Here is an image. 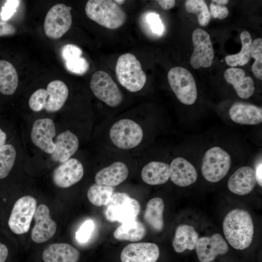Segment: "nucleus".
<instances>
[{
  "label": "nucleus",
  "mask_w": 262,
  "mask_h": 262,
  "mask_svg": "<svg viewBox=\"0 0 262 262\" xmlns=\"http://www.w3.org/2000/svg\"><path fill=\"white\" fill-rule=\"evenodd\" d=\"M116 4H117L118 5H122L125 2V0H114Z\"/></svg>",
  "instance_id": "nucleus-48"
},
{
  "label": "nucleus",
  "mask_w": 262,
  "mask_h": 262,
  "mask_svg": "<svg viewBox=\"0 0 262 262\" xmlns=\"http://www.w3.org/2000/svg\"><path fill=\"white\" fill-rule=\"evenodd\" d=\"M105 206L106 218L110 221L122 224L136 219L140 211L138 201L122 192L114 193Z\"/></svg>",
  "instance_id": "nucleus-5"
},
{
  "label": "nucleus",
  "mask_w": 262,
  "mask_h": 262,
  "mask_svg": "<svg viewBox=\"0 0 262 262\" xmlns=\"http://www.w3.org/2000/svg\"><path fill=\"white\" fill-rule=\"evenodd\" d=\"M6 134L0 128V148L5 145Z\"/></svg>",
  "instance_id": "nucleus-46"
},
{
  "label": "nucleus",
  "mask_w": 262,
  "mask_h": 262,
  "mask_svg": "<svg viewBox=\"0 0 262 262\" xmlns=\"http://www.w3.org/2000/svg\"><path fill=\"white\" fill-rule=\"evenodd\" d=\"M250 56L255 59L251 70L259 80L262 79V39L258 38L251 43Z\"/></svg>",
  "instance_id": "nucleus-34"
},
{
  "label": "nucleus",
  "mask_w": 262,
  "mask_h": 262,
  "mask_svg": "<svg viewBox=\"0 0 262 262\" xmlns=\"http://www.w3.org/2000/svg\"><path fill=\"white\" fill-rule=\"evenodd\" d=\"M46 91L48 96L44 109L49 113L59 111L67 98L68 89L67 86L60 80H53L48 83Z\"/></svg>",
  "instance_id": "nucleus-24"
},
{
  "label": "nucleus",
  "mask_w": 262,
  "mask_h": 262,
  "mask_svg": "<svg viewBox=\"0 0 262 262\" xmlns=\"http://www.w3.org/2000/svg\"><path fill=\"white\" fill-rule=\"evenodd\" d=\"M19 0H7L2 8L0 16L3 21L8 20L16 11Z\"/></svg>",
  "instance_id": "nucleus-40"
},
{
  "label": "nucleus",
  "mask_w": 262,
  "mask_h": 262,
  "mask_svg": "<svg viewBox=\"0 0 262 262\" xmlns=\"http://www.w3.org/2000/svg\"><path fill=\"white\" fill-rule=\"evenodd\" d=\"M213 2L220 5H224L228 3V0H212Z\"/></svg>",
  "instance_id": "nucleus-47"
},
{
  "label": "nucleus",
  "mask_w": 262,
  "mask_h": 262,
  "mask_svg": "<svg viewBox=\"0 0 262 262\" xmlns=\"http://www.w3.org/2000/svg\"><path fill=\"white\" fill-rule=\"evenodd\" d=\"M144 17V20L152 33L157 36L163 34L164 28L158 14L155 12L147 13Z\"/></svg>",
  "instance_id": "nucleus-37"
},
{
  "label": "nucleus",
  "mask_w": 262,
  "mask_h": 262,
  "mask_svg": "<svg viewBox=\"0 0 262 262\" xmlns=\"http://www.w3.org/2000/svg\"><path fill=\"white\" fill-rule=\"evenodd\" d=\"M159 255V247L154 243H132L123 249L120 259L121 262H156Z\"/></svg>",
  "instance_id": "nucleus-16"
},
{
  "label": "nucleus",
  "mask_w": 262,
  "mask_h": 262,
  "mask_svg": "<svg viewBox=\"0 0 262 262\" xmlns=\"http://www.w3.org/2000/svg\"><path fill=\"white\" fill-rule=\"evenodd\" d=\"M46 89L39 88L36 90L31 96L29 100V106L34 112H40L45 108L47 98Z\"/></svg>",
  "instance_id": "nucleus-36"
},
{
  "label": "nucleus",
  "mask_w": 262,
  "mask_h": 262,
  "mask_svg": "<svg viewBox=\"0 0 262 262\" xmlns=\"http://www.w3.org/2000/svg\"><path fill=\"white\" fill-rule=\"evenodd\" d=\"M83 167L81 162L70 158L57 167L52 173L54 184L60 188H68L79 182L82 178Z\"/></svg>",
  "instance_id": "nucleus-14"
},
{
  "label": "nucleus",
  "mask_w": 262,
  "mask_h": 262,
  "mask_svg": "<svg viewBox=\"0 0 262 262\" xmlns=\"http://www.w3.org/2000/svg\"><path fill=\"white\" fill-rule=\"evenodd\" d=\"M256 182L261 187L262 186V161L256 166L254 170Z\"/></svg>",
  "instance_id": "nucleus-43"
},
{
  "label": "nucleus",
  "mask_w": 262,
  "mask_h": 262,
  "mask_svg": "<svg viewBox=\"0 0 262 262\" xmlns=\"http://www.w3.org/2000/svg\"><path fill=\"white\" fill-rule=\"evenodd\" d=\"M230 119L242 125H256L262 122V108L243 102H235L229 110Z\"/></svg>",
  "instance_id": "nucleus-19"
},
{
  "label": "nucleus",
  "mask_w": 262,
  "mask_h": 262,
  "mask_svg": "<svg viewBox=\"0 0 262 262\" xmlns=\"http://www.w3.org/2000/svg\"><path fill=\"white\" fill-rule=\"evenodd\" d=\"M229 154L219 147H213L204 154L201 164V173L207 181L217 182L228 174L231 165Z\"/></svg>",
  "instance_id": "nucleus-4"
},
{
  "label": "nucleus",
  "mask_w": 262,
  "mask_h": 262,
  "mask_svg": "<svg viewBox=\"0 0 262 262\" xmlns=\"http://www.w3.org/2000/svg\"><path fill=\"white\" fill-rule=\"evenodd\" d=\"M146 234L145 226L136 219L122 223L115 230L114 236L119 240L136 242L142 239Z\"/></svg>",
  "instance_id": "nucleus-29"
},
{
  "label": "nucleus",
  "mask_w": 262,
  "mask_h": 262,
  "mask_svg": "<svg viewBox=\"0 0 262 262\" xmlns=\"http://www.w3.org/2000/svg\"><path fill=\"white\" fill-rule=\"evenodd\" d=\"M71 7L64 4L53 6L48 12L44 20L46 35L56 39L61 37L70 29L72 24Z\"/></svg>",
  "instance_id": "nucleus-10"
},
{
  "label": "nucleus",
  "mask_w": 262,
  "mask_h": 262,
  "mask_svg": "<svg viewBox=\"0 0 262 262\" xmlns=\"http://www.w3.org/2000/svg\"><path fill=\"white\" fill-rule=\"evenodd\" d=\"M164 204L160 197H154L147 202L144 214V219L154 230L161 231L164 226L163 213Z\"/></svg>",
  "instance_id": "nucleus-27"
},
{
  "label": "nucleus",
  "mask_w": 262,
  "mask_h": 262,
  "mask_svg": "<svg viewBox=\"0 0 262 262\" xmlns=\"http://www.w3.org/2000/svg\"><path fill=\"white\" fill-rule=\"evenodd\" d=\"M33 218L35 225L31 233L32 240L36 243H42L51 239L56 231L57 225L51 218L49 207L45 204L38 206Z\"/></svg>",
  "instance_id": "nucleus-12"
},
{
  "label": "nucleus",
  "mask_w": 262,
  "mask_h": 262,
  "mask_svg": "<svg viewBox=\"0 0 262 262\" xmlns=\"http://www.w3.org/2000/svg\"><path fill=\"white\" fill-rule=\"evenodd\" d=\"M36 208V199L31 196H22L16 200L8 220L12 231L16 234L28 232Z\"/></svg>",
  "instance_id": "nucleus-9"
},
{
  "label": "nucleus",
  "mask_w": 262,
  "mask_h": 262,
  "mask_svg": "<svg viewBox=\"0 0 262 262\" xmlns=\"http://www.w3.org/2000/svg\"><path fill=\"white\" fill-rule=\"evenodd\" d=\"M192 37L194 50L190 57L191 66L195 69L211 66L213 63L214 51L209 34L198 28L194 31Z\"/></svg>",
  "instance_id": "nucleus-11"
},
{
  "label": "nucleus",
  "mask_w": 262,
  "mask_h": 262,
  "mask_svg": "<svg viewBox=\"0 0 262 262\" xmlns=\"http://www.w3.org/2000/svg\"><path fill=\"white\" fill-rule=\"evenodd\" d=\"M170 179L176 185L186 187L194 183L197 178L194 166L182 157L174 159L170 165Z\"/></svg>",
  "instance_id": "nucleus-18"
},
{
  "label": "nucleus",
  "mask_w": 262,
  "mask_h": 262,
  "mask_svg": "<svg viewBox=\"0 0 262 262\" xmlns=\"http://www.w3.org/2000/svg\"><path fill=\"white\" fill-rule=\"evenodd\" d=\"M114 187L94 183L89 188L87 196L92 204L96 206H106L114 193Z\"/></svg>",
  "instance_id": "nucleus-31"
},
{
  "label": "nucleus",
  "mask_w": 262,
  "mask_h": 262,
  "mask_svg": "<svg viewBox=\"0 0 262 262\" xmlns=\"http://www.w3.org/2000/svg\"><path fill=\"white\" fill-rule=\"evenodd\" d=\"M170 165L158 161H152L147 164L141 171L142 180L146 183L160 185L166 183L170 178Z\"/></svg>",
  "instance_id": "nucleus-25"
},
{
  "label": "nucleus",
  "mask_w": 262,
  "mask_h": 262,
  "mask_svg": "<svg viewBox=\"0 0 262 262\" xmlns=\"http://www.w3.org/2000/svg\"><path fill=\"white\" fill-rule=\"evenodd\" d=\"M128 174L127 165L118 161L100 170L96 174L95 180L98 184L114 187L123 182Z\"/></svg>",
  "instance_id": "nucleus-22"
},
{
  "label": "nucleus",
  "mask_w": 262,
  "mask_h": 262,
  "mask_svg": "<svg viewBox=\"0 0 262 262\" xmlns=\"http://www.w3.org/2000/svg\"><path fill=\"white\" fill-rule=\"evenodd\" d=\"M90 86L94 95L110 107H117L123 101V96L120 90L105 71L95 72L92 76Z\"/></svg>",
  "instance_id": "nucleus-8"
},
{
  "label": "nucleus",
  "mask_w": 262,
  "mask_h": 262,
  "mask_svg": "<svg viewBox=\"0 0 262 262\" xmlns=\"http://www.w3.org/2000/svg\"><path fill=\"white\" fill-rule=\"evenodd\" d=\"M8 255V249L7 246L0 243V262H4Z\"/></svg>",
  "instance_id": "nucleus-45"
},
{
  "label": "nucleus",
  "mask_w": 262,
  "mask_h": 262,
  "mask_svg": "<svg viewBox=\"0 0 262 262\" xmlns=\"http://www.w3.org/2000/svg\"><path fill=\"white\" fill-rule=\"evenodd\" d=\"M169 84L178 100L182 103L193 104L197 98L196 83L191 72L184 67L172 68L168 73Z\"/></svg>",
  "instance_id": "nucleus-6"
},
{
  "label": "nucleus",
  "mask_w": 262,
  "mask_h": 262,
  "mask_svg": "<svg viewBox=\"0 0 262 262\" xmlns=\"http://www.w3.org/2000/svg\"><path fill=\"white\" fill-rule=\"evenodd\" d=\"M55 143V148L51 154V158L61 163L69 159L76 152L79 146L77 136L69 130L60 133Z\"/></svg>",
  "instance_id": "nucleus-20"
},
{
  "label": "nucleus",
  "mask_w": 262,
  "mask_h": 262,
  "mask_svg": "<svg viewBox=\"0 0 262 262\" xmlns=\"http://www.w3.org/2000/svg\"><path fill=\"white\" fill-rule=\"evenodd\" d=\"M240 39L242 44L240 52L235 54L228 55L225 57L226 62L229 66L234 67L238 65L244 66L249 61L251 57V36L249 32L243 31L241 33Z\"/></svg>",
  "instance_id": "nucleus-30"
},
{
  "label": "nucleus",
  "mask_w": 262,
  "mask_h": 262,
  "mask_svg": "<svg viewBox=\"0 0 262 262\" xmlns=\"http://www.w3.org/2000/svg\"><path fill=\"white\" fill-rule=\"evenodd\" d=\"M82 54L81 48L74 44H66L61 50V55L65 62L72 58L81 56Z\"/></svg>",
  "instance_id": "nucleus-39"
},
{
  "label": "nucleus",
  "mask_w": 262,
  "mask_h": 262,
  "mask_svg": "<svg viewBox=\"0 0 262 262\" xmlns=\"http://www.w3.org/2000/svg\"><path fill=\"white\" fill-rule=\"evenodd\" d=\"M65 62L68 71L78 75L85 74L89 68L88 62L85 58L82 56L72 58Z\"/></svg>",
  "instance_id": "nucleus-35"
},
{
  "label": "nucleus",
  "mask_w": 262,
  "mask_h": 262,
  "mask_svg": "<svg viewBox=\"0 0 262 262\" xmlns=\"http://www.w3.org/2000/svg\"><path fill=\"white\" fill-rule=\"evenodd\" d=\"M56 134L55 127L50 118L39 119L33 123L31 131V140L40 149L51 154L55 150L53 138Z\"/></svg>",
  "instance_id": "nucleus-13"
},
{
  "label": "nucleus",
  "mask_w": 262,
  "mask_h": 262,
  "mask_svg": "<svg viewBox=\"0 0 262 262\" xmlns=\"http://www.w3.org/2000/svg\"><path fill=\"white\" fill-rule=\"evenodd\" d=\"M16 157L13 146L6 144L0 148V179L6 178L13 168Z\"/></svg>",
  "instance_id": "nucleus-32"
},
{
  "label": "nucleus",
  "mask_w": 262,
  "mask_h": 262,
  "mask_svg": "<svg viewBox=\"0 0 262 262\" xmlns=\"http://www.w3.org/2000/svg\"><path fill=\"white\" fill-rule=\"evenodd\" d=\"M88 18L106 28L117 29L125 23L127 15L122 8L111 0H89L85 7Z\"/></svg>",
  "instance_id": "nucleus-2"
},
{
  "label": "nucleus",
  "mask_w": 262,
  "mask_h": 262,
  "mask_svg": "<svg viewBox=\"0 0 262 262\" xmlns=\"http://www.w3.org/2000/svg\"><path fill=\"white\" fill-rule=\"evenodd\" d=\"M157 1L164 10H169L175 6L176 2L174 0H159Z\"/></svg>",
  "instance_id": "nucleus-44"
},
{
  "label": "nucleus",
  "mask_w": 262,
  "mask_h": 262,
  "mask_svg": "<svg viewBox=\"0 0 262 262\" xmlns=\"http://www.w3.org/2000/svg\"><path fill=\"white\" fill-rule=\"evenodd\" d=\"M110 137L116 147L129 149L140 144L143 138V131L136 122L129 119H122L112 126Z\"/></svg>",
  "instance_id": "nucleus-7"
},
{
  "label": "nucleus",
  "mask_w": 262,
  "mask_h": 262,
  "mask_svg": "<svg viewBox=\"0 0 262 262\" xmlns=\"http://www.w3.org/2000/svg\"><path fill=\"white\" fill-rule=\"evenodd\" d=\"M18 82V75L14 66L6 60H0V92L5 95L13 94Z\"/></svg>",
  "instance_id": "nucleus-28"
},
{
  "label": "nucleus",
  "mask_w": 262,
  "mask_h": 262,
  "mask_svg": "<svg viewBox=\"0 0 262 262\" xmlns=\"http://www.w3.org/2000/svg\"><path fill=\"white\" fill-rule=\"evenodd\" d=\"M94 229L93 221L89 219L86 220L80 227L76 233V237L80 243H85L91 237Z\"/></svg>",
  "instance_id": "nucleus-38"
},
{
  "label": "nucleus",
  "mask_w": 262,
  "mask_h": 262,
  "mask_svg": "<svg viewBox=\"0 0 262 262\" xmlns=\"http://www.w3.org/2000/svg\"><path fill=\"white\" fill-rule=\"evenodd\" d=\"M198 239V234L193 226L180 225L176 230L172 246L177 253H181L186 249L193 250L195 249Z\"/></svg>",
  "instance_id": "nucleus-26"
},
{
  "label": "nucleus",
  "mask_w": 262,
  "mask_h": 262,
  "mask_svg": "<svg viewBox=\"0 0 262 262\" xmlns=\"http://www.w3.org/2000/svg\"><path fill=\"white\" fill-rule=\"evenodd\" d=\"M79 251L67 243H54L49 245L43 251L44 262H78Z\"/></svg>",
  "instance_id": "nucleus-23"
},
{
  "label": "nucleus",
  "mask_w": 262,
  "mask_h": 262,
  "mask_svg": "<svg viewBox=\"0 0 262 262\" xmlns=\"http://www.w3.org/2000/svg\"><path fill=\"white\" fill-rule=\"evenodd\" d=\"M223 229L226 240L233 248L243 250L251 245L254 225L246 211L235 209L229 212L224 219Z\"/></svg>",
  "instance_id": "nucleus-1"
},
{
  "label": "nucleus",
  "mask_w": 262,
  "mask_h": 262,
  "mask_svg": "<svg viewBox=\"0 0 262 262\" xmlns=\"http://www.w3.org/2000/svg\"><path fill=\"white\" fill-rule=\"evenodd\" d=\"M195 249L200 262H212L218 255L225 254L229 246L220 234L215 233L211 237L198 238Z\"/></svg>",
  "instance_id": "nucleus-15"
},
{
  "label": "nucleus",
  "mask_w": 262,
  "mask_h": 262,
  "mask_svg": "<svg viewBox=\"0 0 262 262\" xmlns=\"http://www.w3.org/2000/svg\"><path fill=\"white\" fill-rule=\"evenodd\" d=\"M256 183L254 169L249 166H243L230 176L228 181V187L233 194L243 196L250 193Z\"/></svg>",
  "instance_id": "nucleus-17"
},
{
  "label": "nucleus",
  "mask_w": 262,
  "mask_h": 262,
  "mask_svg": "<svg viewBox=\"0 0 262 262\" xmlns=\"http://www.w3.org/2000/svg\"><path fill=\"white\" fill-rule=\"evenodd\" d=\"M115 73L121 85L131 92L140 91L146 82V75L140 62L131 53H125L119 56Z\"/></svg>",
  "instance_id": "nucleus-3"
},
{
  "label": "nucleus",
  "mask_w": 262,
  "mask_h": 262,
  "mask_svg": "<svg viewBox=\"0 0 262 262\" xmlns=\"http://www.w3.org/2000/svg\"><path fill=\"white\" fill-rule=\"evenodd\" d=\"M185 6L189 13L196 14L199 24L201 26L207 25L211 18V14L205 2L202 0H187Z\"/></svg>",
  "instance_id": "nucleus-33"
},
{
  "label": "nucleus",
  "mask_w": 262,
  "mask_h": 262,
  "mask_svg": "<svg viewBox=\"0 0 262 262\" xmlns=\"http://www.w3.org/2000/svg\"><path fill=\"white\" fill-rule=\"evenodd\" d=\"M16 32V29L12 24L0 20V36L12 35Z\"/></svg>",
  "instance_id": "nucleus-42"
},
{
  "label": "nucleus",
  "mask_w": 262,
  "mask_h": 262,
  "mask_svg": "<svg viewBox=\"0 0 262 262\" xmlns=\"http://www.w3.org/2000/svg\"><path fill=\"white\" fill-rule=\"evenodd\" d=\"M210 14L215 18L220 19L225 18L229 14V10L227 7L223 5L215 4L212 1L210 4Z\"/></svg>",
  "instance_id": "nucleus-41"
},
{
  "label": "nucleus",
  "mask_w": 262,
  "mask_h": 262,
  "mask_svg": "<svg viewBox=\"0 0 262 262\" xmlns=\"http://www.w3.org/2000/svg\"><path fill=\"white\" fill-rule=\"evenodd\" d=\"M226 81L232 84L238 96L244 99L248 98L254 93L255 84L253 80L246 76L244 70L238 68H229L224 73Z\"/></svg>",
  "instance_id": "nucleus-21"
}]
</instances>
